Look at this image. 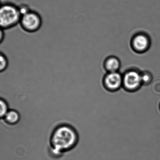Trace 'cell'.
Listing matches in <instances>:
<instances>
[{"label":"cell","instance_id":"3","mask_svg":"<svg viewBox=\"0 0 160 160\" xmlns=\"http://www.w3.org/2000/svg\"><path fill=\"white\" fill-rule=\"evenodd\" d=\"M142 71L136 68L128 69L122 74V88L128 93L138 91L142 86Z\"/></svg>","mask_w":160,"mask_h":160},{"label":"cell","instance_id":"7","mask_svg":"<svg viewBox=\"0 0 160 160\" xmlns=\"http://www.w3.org/2000/svg\"><path fill=\"white\" fill-rule=\"evenodd\" d=\"M120 59L115 55H109L104 59L103 67L106 72H114L119 71L121 68Z\"/></svg>","mask_w":160,"mask_h":160},{"label":"cell","instance_id":"12","mask_svg":"<svg viewBox=\"0 0 160 160\" xmlns=\"http://www.w3.org/2000/svg\"><path fill=\"white\" fill-rule=\"evenodd\" d=\"M18 7L19 11L21 16L25 15V14L28 13L31 10V9L27 5L22 4L20 5Z\"/></svg>","mask_w":160,"mask_h":160},{"label":"cell","instance_id":"8","mask_svg":"<svg viewBox=\"0 0 160 160\" xmlns=\"http://www.w3.org/2000/svg\"><path fill=\"white\" fill-rule=\"evenodd\" d=\"M4 118L8 124L14 125L18 123L19 121L20 115L17 111L14 110H9Z\"/></svg>","mask_w":160,"mask_h":160},{"label":"cell","instance_id":"16","mask_svg":"<svg viewBox=\"0 0 160 160\" xmlns=\"http://www.w3.org/2000/svg\"><path fill=\"white\" fill-rule=\"evenodd\" d=\"M1 3H0V5H1Z\"/></svg>","mask_w":160,"mask_h":160},{"label":"cell","instance_id":"11","mask_svg":"<svg viewBox=\"0 0 160 160\" xmlns=\"http://www.w3.org/2000/svg\"><path fill=\"white\" fill-rule=\"evenodd\" d=\"M9 64V60L5 54L0 52V72L4 71Z\"/></svg>","mask_w":160,"mask_h":160},{"label":"cell","instance_id":"10","mask_svg":"<svg viewBox=\"0 0 160 160\" xmlns=\"http://www.w3.org/2000/svg\"><path fill=\"white\" fill-rule=\"evenodd\" d=\"M9 110V106L6 101L0 98V118H4Z\"/></svg>","mask_w":160,"mask_h":160},{"label":"cell","instance_id":"15","mask_svg":"<svg viewBox=\"0 0 160 160\" xmlns=\"http://www.w3.org/2000/svg\"><path fill=\"white\" fill-rule=\"evenodd\" d=\"M159 110H160V103H159Z\"/></svg>","mask_w":160,"mask_h":160},{"label":"cell","instance_id":"5","mask_svg":"<svg viewBox=\"0 0 160 160\" xmlns=\"http://www.w3.org/2000/svg\"><path fill=\"white\" fill-rule=\"evenodd\" d=\"M19 23L24 31L28 33H35L42 26V18L36 11L31 10L21 16Z\"/></svg>","mask_w":160,"mask_h":160},{"label":"cell","instance_id":"13","mask_svg":"<svg viewBox=\"0 0 160 160\" xmlns=\"http://www.w3.org/2000/svg\"><path fill=\"white\" fill-rule=\"evenodd\" d=\"M160 89V82H155V84L154 85V88H153V90L154 91L156 92V94L158 95V92L159 88Z\"/></svg>","mask_w":160,"mask_h":160},{"label":"cell","instance_id":"2","mask_svg":"<svg viewBox=\"0 0 160 160\" xmlns=\"http://www.w3.org/2000/svg\"><path fill=\"white\" fill-rule=\"evenodd\" d=\"M21 15L18 7L11 3L0 5V27L3 30L10 29L19 23Z\"/></svg>","mask_w":160,"mask_h":160},{"label":"cell","instance_id":"1","mask_svg":"<svg viewBox=\"0 0 160 160\" xmlns=\"http://www.w3.org/2000/svg\"><path fill=\"white\" fill-rule=\"evenodd\" d=\"M79 136L72 125L62 124L54 128L49 140L48 152L52 157L61 158L78 145Z\"/></svg>","mask_w":160,"mask_h":160},{"label":"cell","instance_id":"4","mask_svg":"<svg viewBox=\"0 0 160 160\" xmlns=\"http://www.w3.org/2000/svg\"><path fill=\"white\" fill-rule=\"evenodd\" d=\"M130 47L135 53L142 54L149 50L151 48L152 40L150 36L143 32L134 34L131 39Z\"/></svg>","mask_w":160,"mask_h":160},{"label":"cell","instance_id":"6","mask_svg":"<svg viewBox=\"0 0 160 160\" xmlns=\"http://www.w3.org/2000/svg\"><path fill=\"white\" fill-rule=\"evenodd\" d=\"M122 74L119 71L106 72L102 78V86L108 92L114 93L122 88Z\"/></svg>","mask_w":160,"mask_h":160},{"label":"cell","instance_id":"9","mask_svg":"<svg viewBox=\"0 0 160 160\" xmlns=\"http://www.w3.org/2000/svg\"><path fill=\"white\" fill-rule=\"evenodd\" d=\"M141 78H142V83L143 85H149L153 81V76L150 71L148 70L142 71L141 73Z\"/></svg>","mask_w":160,"mask_h":160},{"label":"cell","instance_id":"14","mask_svg":"<svg viewBox=\"0 0 160 160\" xmlns=\"http://www.w3.org/2000/svg\"><path fill=\"white\" fill-rule=\"evenodd\" d=\"M4 38V33L3 30L0 27V44L2 42Z\"/></svg>","mask_w":160,"mask_h":160}]
</instances>
